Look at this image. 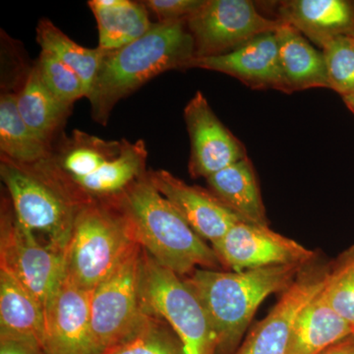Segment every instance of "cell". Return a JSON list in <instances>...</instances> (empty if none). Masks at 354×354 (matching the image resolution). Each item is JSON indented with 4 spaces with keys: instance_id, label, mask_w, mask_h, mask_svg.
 I'll list each match as a JSON object with an SVG mask.
<instances>
[{
    "instance_id": "cell-7",
    "label": "cell",
    "mask_w": 354,
    "mask_h": 354,
    "mask_svg": "<svg viewBox=\"0 0 354 354\" xmlns=\"http://www.w3.org/2000/svg\"><path fill=\"white\" fill-rule=\"evenodd\" d=\"M143 249L137 244L92 291L91 327L99 354L127 341L145 322L142 302Z\"/></svg>"
},
{
    "instance_id": "cell-4",
    "label": "cell",
    "mask_w": 354,
    "mask_h": 354,
    "mask_svg": "<svg viewBox=\"0 0 354 354\" xmlns=\"http://www.w3.org/2000/svg\"><path fill=\"white\" fill-rule=\"evenodd\" d=\"M137 244L127 221L109 200L85 203L77 211L65 250V277L93 291Z\"/></svg>"
},
{
    "instance_id": "cell-6",
    "label": "cell",
    "mask_w": 354,
    "mask_h": 354,
    "mask_svg": "<svg viewBox=\"0 0 354 354\" xmlns=\"http://www.w3.org/2000/svg\"><path fill=\"white\" fill-rule=\"evenodd\" d=\"M142 302L147 313L165 321L185 354H218V344L204 307L184 279L143 250Z\"/></svg>"
},
{
    "instance_id": "cell-26",
    "label": "cell",
    "mask_w": 354,
    "mask_h": 354,
    "mask_svg": "<svg viewBox=\"0 0 354 354\" xmlns=\"http://www.w3.org/2000/svg\"><path fill=\"white\" fill-rule=\"evenodd\" d=\"M37 41L41 50L48 51L80 77L88 93L93 87L106 50L87 48L72 41L51 21L41 19L36 29ZM88 97V95H87Z\"/></svg>"
},
{
    "instance_id": "cell-13",
    "label": "cell",
    "mask_w": 354,
    "mask_h": 354,
    "mask_svg": "<svg viewBox=\"0 0 354 354\" xmlns=\"http://www.w3.org/2000/svg\"><path fill=\"white\" fill-rule=\"evenodd\" d=\"M158 192L198 235L215 246L235 223L243 221L211 192L188 185L165 169L148 171Z\"/></svg>"
},
{
    "instance_id": "cell-33",
    "label": "cell",
    "mask_w": 354,
    "mask_h": 354,
    "mask_svg": "<svg viewBox=\"0 0 354 354\" xmlns=\"http://www.w3.org/2000/svg\"><path fill=\"white\" fill-rule=\"evenodd\" d=\"M321 354H354V335L337 342Z\"/></svg>"
},
{
    "instance_id": "cell-2",
    "label": "cell",
    "mask_w": 354,
    "mask_h": 354,
    "mask_svg": "<svg viewBox=\"0 0 354 354\" xmlns=\"http://www.w3.org/2000/svg\"><path fill=\"white\" fill-rule=\"evenodd\" d=\"M127 221L134 241L156 262L179 277L216 270L221 263L209 247L155 187L148 171L116 196L109 198Z\"/></svg>"
},
{
    "instance_id": "cell-23",
    "label": "cell",
    "mask_w": 354,
    "mask_h": 354,
    "mask_svg": "<svg viewBox=\"0 0 354 354\" xmlns=\"http://www.w3.org/2000/svg\"><path fill=\"white\" fill-rule=\"evenodd\" d=\"M88 6L94 13L99 32V46L111 51L142 38L153 23L144 2L131 0H92Z\"/></svg>"
},
{
    "instance_id": "cell-29",
    "label": "cell",
    "mask_w": 354,
    "mask_h": 354,
    "mask_svg": "<svg viewBox=\"0 0 354 354\" xmlns=\"http://www.w3.org/2000/svg\"><path fill=\"white\" fill-rule=\"evenodd\" d=\"M330 88L342 97L354 91V38L342 37L322 48Z\"/></svg>"
},
{
    "instance_id": "cell-32",
    "label": "cell",
    "mask_w": 354,
    "mask_h": 354,
    "mask_svg": "<svg viewBox=\"0 0 354 354\" xmlns=\"http://www.w3.org/2000/svg\"><path fill=\"white\" fill-rule=\"evenodd\" d=\"M0 354H46L44 349L32 342L20 339H0Z\"/></svg>"
},
{
    "instance_id": "cell-21",
    "label": "cell",
    "mask_w": 354,
    "mask_h": 354,
    "mask_svg": "<svg viewBox=\"0 0 354 354\" xmlns=\"http://www.w3.org/2000/svg\"><path fill=\"white\" fill-rule=\"evenodd\" d=\"M281 71L290 94L312 88H330L322 51L309 43L297 28L283 23L274 32Z\"/></svg>"
},
{
    "instance_id": "cell-15",
    "label": "cell",
    "mask_w": 354,
    "mask_h": 354,
    "mask_svg": "<svg viewBox=\"0 0 354 354\" xmlns=\"http://www.w3.org/2000/svg\"><path fill=\"white\" fill-rule=\"evenodd\" d=\"M189 68L227 74L253 90H277L290 94L279 64L274 32L260 35L227 55L194 58Z\"/></svg>"
},
{
    "instance_id": "cell-1",
    "label": "cell",
    "mask_w": 354,
    "mask_h": 354,
    "mask_svg": "<svg viewBox=\"0 0 354 354\" xmlns=\"http://www.w3.org/2000/svg\"><path fill=\"white\" fill-rule=\"evenodd\" d=\"M194 58V41L185 21L153 23L142 38L106 51L87 97L93 120L108 124L118 102L165 72L189 68Z\"/></svg>"
},
{
    "instance_id": "cell-34",
    "label": "cell",
    "mask_w": 354,
    "mask_h": 354,
    "mask_svg": "<svg viewBox=\"0 0 354 354\" xmlns=\"http://www.w3.org/2000/svg\"><path fill=\"white\" fill-rule=\"evenodd\" d=\"M342 100H344V102L348 106L349 111L354 114V91L351 94L342 97Z\"/></svg>"
},
{
    "instance_id": "cell-11",
    "label": "cell",
    "mask_w": 354,
    "mask_h": 354,
    "mask_svg": "<svg viewBox=\"0 0 354 354\" xmlns=\"http://www.w3.org/2000/svg\"><path fill=\"white\" fill-rule=\"evenodd\" d=\"M190 137L189 172L193 178L208 177L248 157L246 149L218 120L202 92L184 109Z\"/></svg>"
},
{
    "instance_id": "cell-22",
    "label": "cell",
    "mask_w": 354,
    "mask_h": 354,
    "mask_svg": "<svg viewBox=\"0 0 354 354\" xmlns=\"http://www.w3.org/2000/svg\"><path fill=\"white\" fill-rule=\"evenodd\" d=\"M209 190L228 209L247 223L267 225L259 183L248 157L207 178Z\"/></svg>"
},
{
    "instance_id": "cell-16",
    "label": "cell",
    "mask_w": 354,
    "mask_h": 354,
    "mask_svg": "<svg viewBox=\"0 0 354 354\" xmlns=\"http://www.w3.org/2000/svg\"><path fill=\"white\" fill-rule=\"evenodd\" d=\"M277 19L323 48L335 39L354 38V0H286L279 2Z\"/></svg>"
},
{
    "instance_id": "cell-5",
    "label": "cell",
    "mask_w": 354,
    "mask_h": 354,
    "mask_svg": "<svg viewBox=\"0 0 354 354\" xmlns=\"http://www.w3.org/2000/svg\"><path fill=\"white\" fill-rule=\"evenodd\" d=\"M0 176L17 220L32 232H43L50 239L48 246L64 254L81 205L37 165L20 164L1 155Z\"/></svg>"
},
{
    "instance_id": "cell-10",
    "label": "cell",
    "mask_w": 354,
    "mask_h": 354,
    "mask_svg": "<svg viewBox=\"0 0 354 354\" xmlns=\"http://www.w3.org/2000/svg\"><path fill=\"white\" fill-rule=\"evenodd\" d=\"M221 265L232 272L279 265L306 266L315 253L301 244L277 234L267 225L241 221L213 246Z\"/></svg>"
},
{
    "instance_id": "cell-20",
    "label": "cell",
    "mask_w": 354,
    "mask_h": 354,
    "mask_svg": "<svg viewBox=\"0 0 354 354\" xmlns=\"http://www.w3.org/2000/svg\"><path fill=\"white\" fill-rule=\"evenodd\" d=\"M323 290L305 305L295 319L288 354H321L354 335L348 324L332 308Z\"/></svg>"
},
{
    "instance_id": "cell-17",
    "label": "cell",
    "mask_w": 354,
    "mask_h": 354,
    "mask_svg": "<svg viewBox=\"0 0 354 354\" xmlns=\"http://www.w3.org/2000/svg\"><path fill=\"white\" fill-rule=\"evenodd\" d=\"M123 143L124 139L104 140L75 129L53 145L50 158L37 165L60 183H73L118 158Z\"/></svg>"
},
{
    "instance_id": "cell-25",
    "label": "cell",
    "mask_w": 354,
    "mask_h": 354,
    "mask_svg": "<svg viewBox=\"0 0 354 354\" xmlns=\"http://www.w3.org/2000/svg\"><path fill=\"white\" fill-rule=\"evenodd\" d=\"M53 146L39 138L18 111L17 93L2 91L0 95V151L14 162L35 165L46 160Z\"/></svg>"
},
{
    "instance_id": "cell-18",
    "label": "cell",
    "mask_w": 354,
    "mask_h": 354,
    "mask_svg": "<svg viewBox=\"0 0 354 354\" xmlns=\"http://www.w3.org/2000/svg\"><path fill=\"white\" fill-rule=\"evenodd\" d=\"M148 151L145 142L124 139L122 152L90 176L73 183H59L78 204L116 196L147 174ZM58 181V180H57Z\"/></svg>"
},
{
    "instance_id": "cell-19",
    "label": "cell",
    "mask_w": 354,
    "mask_h": 354,
    "mask_svg": "<svg viewBox=\"0 0 354 354\" xmlns=\"http://www.w3.org/2000/svg\"><path fill=\"white\" fill-rule=\"evenodd\" d=\"M44 309L10 272L0 268V339H20L43 348Z\"/></svg>"
},
{
    "instance_id": "cell-3",
    "label": "cell",
    "mask_w": 354,
    "mask_h": 354,
    "mask_svg": "<svg viewBox=\"0 0 354 354\" xmlns=\"http://www.w3.org/2000/svg\"><path fill=\"white\" fill-rule=\"evenodd\" d=\"M305 266L279 265L242 272L196 269L184 279L200 300L212 324L218 354H232L261 304L285 292Z\"/></svg>"
},
{
    "instance_id": "cell-9",
    "label": "cell",
    "mask_w": 354,
    "mask_h": 354,
    "mask_svg": "<svg viewBox=\"0 0 354 354\" xmlns=\"http://www.w3.org/2000/svg\"><path fill=\"white\" fill-rule=\"evenodd\" d=\"M185 23L194 41L195 58L227 55L283 24L264 17L248 0H205Z\"/></svg>"
},
{
    "instance_id": "cell-24",
    "label": "cell",
    "mask_w": 354,
    "mask_h": 354,
    "mask_svg": "<svg viewBox=\"0 0 354 354\" xmlns=\"http://www.w3.org/2000/svg\"><path fill=\"white\" fill-rule=\"evenodd\" d=\"M16 93L18 111L28 127L53 146L72 106L58 100L44 85L36 64L28 70L22 87Z\"/></svg>"
},
{
    "instance_id": "cell-8",
    "label": "cell",
    "mask_w": 354,
    "mask_h": 354,
    "mask_svg": "<svg viewBox=\"0 0 354 354\" xmlns=\"http://www.w3.org/2000/svg\"><path fill=\"white\" fill-rule=\"evenodd\" d=\"M0 268L15 277L36 298L44 318L65 277L64 254L43 246L16 218L12 203L2 201Z\"/></svg>"
},
{
    "instance_id": "cell-28",
    "label": "cell",
    "mask_w": 354,
    "mask_h": 354,
    "mask_svg": "<svg viewBox=\"0 0 354 354\" xmlns=\"http://www.w3.org/2000/svg\"><path fill=\"white\" fill-rule=\"evenodd\" d=\"M36 64L44 85L60 101L73 106L78 100L87 97L88 91L80 77L55 55L41 50Z\"/></svg>"
},
{
    "instance_id": "cell-30",
    "label": "cell",
    "mask_w": 354,
    "mask_h": 354,
    "mask_svg": "<svg viewBox=\"0 0 354 354\" xmlns=\"http://www.w3.org/2000/svg\"><path fill=\"white\" fill-rule=\"evenodd\" d=\"M324 295L354 334V264L348 259L330 272Z\"/></svg>"
},
{
    "instance_id": "cell-27",
    "label": "cell",
    "mask_w": 354,
    "mask_h": 354,
    "mask_svg": "<svg viewBox=\"0 0 354 354\" xmlns=\"http://www.w3.org/2000/svg\"><path fill=\"white\" fill-rule=\"evenodd\" d=\"M102 354H185L178 337L162 319L149 314L136 332Z\"/></svg>"
},
{
    "instance_id": "cell-35",
    "label": "cell",
    "mask_w": 354,
    "mask_h": 354,
    "mask_svg": "<svg viewBox=\"0 0 354 354\" xmlns=\"http://www.w3.org/2000/svg\"><path fill=\"white\" fill-rule=\"evenodd\" d=\"M348 260L351 261V262H353L354 264V254L353 255H351V257L348 258Z\"/></svg>"
},
{
    "instance_id": "cell-12",
    "label": "cell",
    "mask_w": 354,
    "mask_h": 354,
    "mask_svg": "<svg viewBox=\"0 0 354 354\" xmlns=\"http://www.w3.org/2000/svg\"><path fill=\"white\" fill-rule=\"evenodd\" d=\"M92 291L64 277L46 314V354H99L91 327Z\"/></svg>"
},
{
    "instance_id": "cell-31",
    "label": "cell",
    "mask_w": 354,
    "mask_h": 354,
    "mask_svg": "<svg viewBox=\"0 0 354 354\" xmlns=\"http://www.w3.org/2000/svg\"><path fill=\"white\" fill-rule=\"evenodd\" d=\"M205 3V0H147L144 4L158 17V22L186 21Z\"/></svg>"
},
{
    "instance_id": "cell-14",
    "label": "cell",
    "mask_w": 354,
    "mask_h": 354,
    "mask_svg": "<svg viewBox=\"0 0 354 354\" xmlns=\"http://www.w3.org/2000/svg\"><path fill=\"white\" fill-rule=\"evenodd\" d=\"M330 272H300L266 318L234 354H288L293 323L301 309L327 285Z\"/></svg>"
}]
</instances>
